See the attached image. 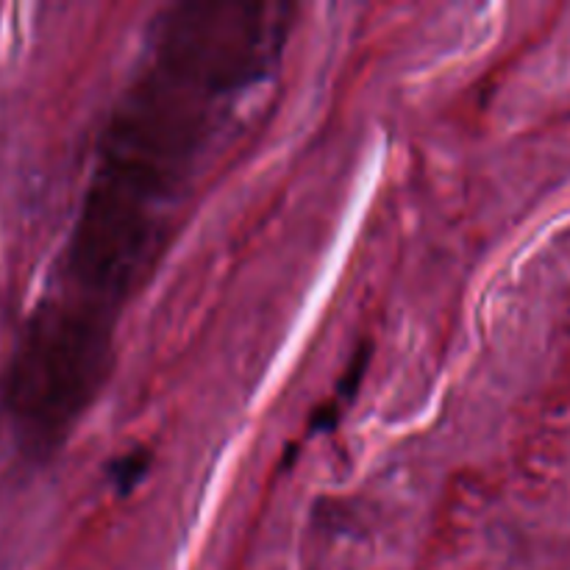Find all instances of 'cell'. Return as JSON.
<instances>
[{"label":"cell","instance_id":"3","mask_svg":"<svg viewBox=\"0 0 570 570\" xmlns=\"http://www.w3.org/2000/svg\"><path fill=\"white\" fill-rule=\"evenodd\" d=\"M284 3H181L156 22L150 61L217 98L265 81L287 45Z\"/></svg>","mask_w":570,"mask_h":570},{"label":"cell","instance_id":"5","mask_svg":"<svg viewBox=\"0 0 570 570\" xmlns=\"http://www.w3.org/2000/svg\"><path fill=\"white\" fill-rule=\"evenodd\" d=\"M150 460H154L150 449H131L117 456V460H111L109 468H106V473L111 479V488L120 495L134 493L139 488V482L150 473Z\"/></svg>","mask_w":570,"mask_h":570},{"label":"cell","instance_id":"6","mask_svg":"<svg viewBox=\"0 0 570 570\" xmlns=\"http://www.w3.org/2000/svg\"><path fill=\"white\" fill-rule=\"evenodd\" d=\"M367 362H371V348H367V345H362V348L356 351L354 360H351V367L345 371L343 384H340V390H343L345 399H354L356 395V387H360L362 376H365V371H367Z\"/></svg>","mask_w":570,"mask_h":570},{"label":"cell","instance_id":"1","mask_svg":"<svg viewBox=\"0 0 570 570\" xmlns=\"http://www.w3.org/2000/svg\"><path fill=\"white\" fill-rule=\"evenodd\" d=\"M111 309L67 295L37 306L3 376V410L31 456H50L106 387L115 360Z\"/></svg>","mask_w":570,"mask_h":570},{"label":"cell","instance_id":"2","mask_svg":"<svg viewBox=\"0 0 570 570\" xmlns=\"http://www.w3.org/2000/svg\"><path fill=\"white\" fill-rule=\"evenodd\" d=\"M223 98L150 61L100 139L92 176L165 215L215 131Z\"/></svg>","mask_w":570,"mask_h":570},{"label":"cell","instance_id":"4","mask_svg":"<svg viewBox=\"0 0 570 570\" xmlns=\"http://www.w3.org/2000/svg\"><path fill=\"white\" fill-rule=\"evenodd\" d=\"M161 243L165 215L92 176L67 245V278L76 295L111 309L154 267Z\"/></svg>","mask_w":570,"mask_h":570},{"label":"cell","instance_id":"7","mask_svg":"<svg viewBox=\"0 0 570 570\" xmlns=\"http://www.w3.org/2000/svg\"><path fill=\"white\" fill-rule=\"evenodd\" d=\"M340 421V401H328V404L317 406L315 415L309 417V432L317 434V432H328V429L337 426Z\"/></svg>","mask_w":570,"mask_h":570}]
</instances>
